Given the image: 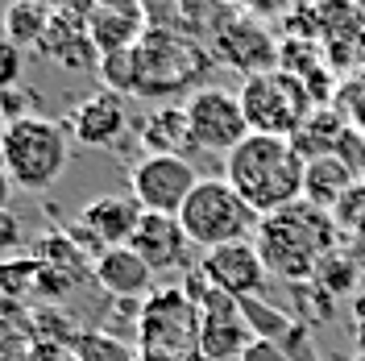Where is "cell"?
<instances>
[{
    "instance_id": "obj_1",
    "label": "cell",
    "mask_w": 365,
    "mask_h": 361,
    "mask_svg": "<svg viewBox=\"0 0 365 361\" xmlns=\"http://www.w3.org/2000/svg\"><path fill=\"white\" fill-rule=\"evenodd\" d=\"M207 67H212V59L191 38L166 34V29H145V38L137 46L100 59V75H104L108 91L145 96V100L187 91L191 83H200V75Z\"/></svg>"
},
{
    "instance_id": "obj_2",
    "label": "cell",
    "mask_w": 365,
    "mask_h": 361,
    "mask_svg": "<svg viewBox=\"0 0 365 361\" xmlns=\"http://www.w3.org/2000/svg\"><path fill=\"white\" fill-rule=\"evenodd\" d=\"M225 179L257 216H270L303 200L307 158L291 137L250 133L232 154H225Z\"/></svg>"
},
{
    "instance_id": "obj_3",
    "label": "cell",
    "mask_w": 365,
    "mask_h": 361,
    "mask_svg": "<svg viewBox=\"0 0 365 361\" xmlns=\"http://www.w3.org/2000/svg\"><path fill=\"white\" fill-rule=\"evenodd\" d=\"M336 241H341L336 216L307 200L262 216V225L253 233V245L262 253L270 278H282V283H307V278H316L319 262L336 249Z\"/></svg>"
},
{
    "instance_id": "obj_4",
    "label": "cell",
    "mask_w": 365,
    "mask_h": 361,
    "mask_svg": "<svg viewBox=\"0 0 365 361\" xmlns=\"http://www.w3.org/2000/svg\"><path fill=\"white\" fill-rule=\"evenodd\" d=\"M67 129L50 116H17L0 129V166L13 187L46 191L67 171Z\"/></svg>"
},
{
    "instance_id": "obj_5",
    "label": "cell",
    "mask_w": 365,
    "mask_h": 361,
    "mask_svg": "<svg viewBox=\"0 0 365 361\" xmlns=\"http://www.w3.org/2000/svg\"><path fill=\"white\" fill-rule=\"evenodd\" d=\"M241 108H245V121H250L253 133H270V137H291L312 121L316 108H324L312 88H307V79L295 75V71H262V75H250L245 83H241Z\"/></svg>"
},
{
    "instance_id": "obj_6",
    "label": "cell",
    "mask_w": 365,
    "mask_h": 361,
    "mask_svg": "<svg viewBox=\"0 0 365 361\" xmlns=\"http://www.w3.org/2000/svg\"><path fill=\"white\" fill-rule=\"evenodd\" d=\"M179 225L187 241L207 253V249L232 245V241H253L262 216L237 195V187L228 179H200L191 200L182 203Z\"/></svg>"
},
{
    "instance_id": "obj_7",
    "label": "cell",
    "mask_w": 365,
    "mask_h": 361,
    "mask_svg": "<svg viewBox=\"0 0 365 361\" xmlns=\"http://www.w3.org/2000/svg\"><path fill=\"white\" fill-rule=\"evenodd\" d=\"M137 353L141 357H204L200 307L187 295V287L145 295V303L137 312Z\"/></svg>"
},
{
    "instance_id": "obj_8",
    "label": "cell",
    "mask_w": 365,
    "mask_h": 361,
    "mask_svg": "<svg viewBox=\"0 0 365 361\" xmlns=\"http://www.w3.org/2000/svg\"><path fill=\"white\" fill-rule=\"evenodd\" d=\"M187 295L200 307V349H204V357L207 361L241 357L245 345L253 340V328H250V316H245L241 299L220 291V287H212L204 274L187 278Z\"/></svg>"
},
{
    "instance_id": "obj_9",
    "label": "cell",
    "mask_w": 365,
    "mask_h": 361,
    "mask_svg": "<svg viewBox=\"0 0 365 361\" xmlns=\"http://www.w3.org/2000/svg\"><path fill=\"white\" fill-rule=\"evenodd\" d=\"M182 113H187L191 150H204V154H232L253 133L245 108H241V96L225 88H195L187 96Z\"/></svg>"
},
{
    "instance_id": "obj_10",
    "label": "cell",
    "mask_w": 365,
    "mask_h": 361,
    "mask_svg": "<svg viewBox=\"0 0 365 361\" xmlns=\"http://www.w3.org/2000/svg\"><path fill=\"white\" fill-rule=\"evenodd\" d=\"M204 179L182 154H150L129 171V195H133L145 212H162V216H179L182 203L191 200L195 183Z\"/></svg>"
},
{
    "instance_id": "obj_11",
    "label": "cell",
    "mask_w": 365,
    "mask_h": 361,
    "mask_svg": "<svg viewBox=\"0 0 365 361\" xmlns=\"http://www.w3.org/2000/svg\"><path fill=\"white\" fill-rule=\"evenodd\" d=\"M141 216H145V208H141L133 195H96V200L83 203V212H79V220L71 225L67 237L83 249V253L100 258L104 249L129 245L137 225H141Z\"/></svg>"
},
{
    "instance_id": "obj_12",
    "label": "cell",
    "mask_w": 365,
    "mask_h": 361,
    "mask_svg": "<svg viewBox=\"0 0 365 361\" xmlns=\"http://www.w3.org/2000/svg\"><path fill=\"white\" fill-rule=\"evenodd\" d=\"M200 274H204L212 287L237 295V299H257L262 287H266V262L253 241H232V245H220V249H207L204 262H200Z\"/></svg>"
},
{
    "instance_id": "obj_13",
    "label": "cell",
    "mask_w": 365,
    "mask_h": 361,
    "mask_svg": "<svg viewBox=\"0 0 365 361\" xmlns=\"http://www.w3.org/2000/svg\"><path fill=\"white\" fill-rule=\"evenodd\" d=\"M83 34L96 46L100 59H108L116 50H129L145 38V21L137 0H91L88 17H83Z\"/></svg>"
},
{
    "instance_id": "obj_14",
    "label": "cell",
    "mask_w": 365,
    "mask_h": 361,
    "mask_svg": "<svg viewBox=\"0 0 365 361\" xmlns=\"http://www.w3.org/2000/svg\"><path fill=\"white\" fill-rule=\"evenodd\" d=\"M129 116H125V100L116 91H91L88 100H79L67 113V129L79 146H113L116 137L125 133Z\"/></svg>"
},
{
    "instance_id": "obj_15",
    "label": "cell",
    "mask_w": 365,
    "mask_h": 361,
    "mask_svg": "<svg viewBox=\"0 0 365 361\" xmlns=\"http://www.w3.org/2000/svg\"><path fill=\"white\" fill-rule=\"evenodd\" d=\"M187 245H191V241H187V233H182L179 216H162V212H145L141 225H137V233H133V241H129V249H133L154 274L182 266Z\"/></svg>"
},
{
    "instance_id": "obj_16",
    "label": "cell",
    "mask_w": 365,
    "mask_h": 361,
    "mask_svg": "<svg viewBox=\"0 0 365 361\" xmlns=\"http://www.w3.org/2000/svg\"><path fill=\"white\" fill-rule=\"evenodd\" d=\"M91 274L100 283V291H108L113 299H137V295H154V270L137 258L129 245L104 249L96 262H91Z\"/></svg>"
},
{
    "instance_id": "obj_17",
    "label": "cell",
    "mask_w": 365,
    "mask_h": 361,
    "mask_svg": "<svg viewBox=\"0 0 365 361\" xmlns=\"http://www.w3.org/2000/svg\"><path fill=\"white\" fill-rule=\"evenodd\" d=\"M216 54L225 59V63H237V67L245 71V79L250 75H262V71H274L282 59H278V50L274 42L266 38V29H257V25H228L225 34H220V42H216Z\"/></svg>"
},
{
    "instance_id": "obj_18",
    "label": "cell",
    "mask_w": 365,
    "mask_h": 361,
    "mask_svg": "<svg viewBox=\"0 0 365 361\" xmlns=\"http://www.w3.org/2000/svg\"><path fill=\"white\" fill-rule=\"evenodd\" d=\"M357 175H353V166L336 154H328V158H312L307 162V183H303V200L324 208V212H336L341 200L357 187Z\"/></svg>"
},
{
    "instance_id": "obj_19",
    "label": "cell",
    "mask_w": 365,
    "mask_h": 361,
    "mask_svg": "<svg viewBox=\"0 0 365 361\" xmlns=\"http://www.w3.org/2000/svg\"><path fill=\"white\" fill-rule=\"evenodd\" d=\"M344 133H349L344 116L332 113V108L324 104V108H316L312 121L295 133V146H299V154H303L307 162H312V158H328V154H336V150H341Z\"/></svg>"
},
{
    "instance_id": "obj_20",
    "label": "cell",
    "mask_w": 365,
    "mask_h": 361,
    "mask_svg": "<svg viewBox=\"0 0 365 361\" xmlns=\"http://www.w3.org/2000/svg\"><path fill=\"white\" fill-rule=\"evenodd\" d=\"M141 141H145L154 154H182V150H191L187 113H182V108H158V113L145 121Z\"/></svg>"
},
{
    "instance_id": "obj_21",
    "label": "cell",
    "mask_w": 365,
    "mask_h": 361,
    "mask_svg": "<svg viewBox=\"0 0 365 361\" xmlns=\"http://www.w3.org/2000/svg\"><path fill=\"white\" fill-rule=\"evenodd\" d=\"M54 17H46V9L38 0H17V9L9 13V25H4V38L17 46H34L50 29Z\"/></svg>"
},
{
    "instance_id": "obj_22",
    "label": "cell",
    "mask_w": 365,
    "mask_h": 361,
    "mask_svg": "<svg viewBox=\"0 0 365 361\" xmlns=\"http://www.w3.org/2000/svg\"><path fill=\"white\" fill-rule=\"evenodd\" d=\"M71 349L79 361H137V345H125L108 332H75Z\"/></svg>"
},
{
    "instance_id": "obj_23",
    "label": "cell",
    "mask_w": 365,
    "mask_h": 361,
    "mask_svg": "<svg viewBox=\"0 0 365 361\" xmlns=\"http://www.w3.org/2000/svg\"><path fill=\"white\" fill-rule=\"evenodd\" d=\"M316 283H319L328 295H344V291H353V287L361 283V270H357V262H353V258H349V253L336 245L328 258H324V262H319Z\"/></svg>"
},
{
    "instance_id": "obj_24",
    "label": "cell",
    "mask_w": 365,
    "mask_h": 361,
    "mask_svg": "<svg viewBox=\"0 0 365 361\" xmlns=\"http://www.w3.org/2000/svg\"><path fill=\"white\" fill-rule=\"evenodd\" d=\"M42 287V266L34 258H21V262H0V295L17 299L21 303L29 291Z\"/></svg>"
},
{
    "instance_id": "obj_25",
    "label": "cell",
    "mask_w": 365,
    "mask_h": 361,
    "mask_svg": "<svg viewBox=\"0 0 365 361\" xmlns=\"http://www.w3.org/2000/svg\"><path fill=\"white\" fill-rule=\"evenodd\" d=\"M287 291L295 295L303 324H319V320H328V316H332V295L324 291V287H319L316 278H307V283H287Z\"/></svg>"
},
{
    "instance_id": "obj_26",
    "label": "cell",
    "mask_w": 365,
    "mask_h": 361,
    "mask_svg": "<svg viewBox=\"0 0 365 361\" xmlns=\"http://www.w3.org/2000/svg\"><path fill=\"white\" fill-rule=\"evenodd\" d=\"M332 216H336L341 237H353L357 245H365V183H357V187L344 195L341 208H336Z\"/></svg>"
},
{
    "instance_id": "obj_27",
    "label": "cell",
    "mask_w": 365,
    "mask_h": 361,
    "mask_svg": "<svg viewBox=\"0 0 365 361\" xmlns=\"http://www.w3.org/2000/svg\"><path fill=\"white\" fill-rule=\"evenodd\" d=\"M21 67H25L21 46L9 42V38H0V96L17 88V79H21Z\"/></svg>"
},
{
    "instance_id": "obj_28",
    "label": "cell",
    "mask_w": 365,
    "mask_h": 361,
    "mask_svg": "<svg viewBox=\"0 0 365 361\" xmlns=\"http://www.w3.org/2000/svg\"><path fill=\"white\" fill-rule=\"evenodd\" d=\"M237 361H295V353L287 349V345H278V340H266V337H253L245 345V353Z\"/></svg>"
},
{
    "instance_id": "obj_29",
    "label": "cell",
    "mask_w": 365,
    "mask_h": 361,
    "mask_svg": "<svg viewBox=\"0 0 365 361\" xmlns=\"http://www.w3.org/2000/svg\"><path fill=\"white\" fill-rule=\"evenodd\" d=\"M25 361H79V357H75L71 340H29Z\"/></svg>"
},
{
    "instance_id": "obj_30",
    "label": "cell",
    "mask_w": 365,
    "mask_h": 361,
    "mask_svg": "<svg viewBox=\"0 0 365 361\" xmlns=\"http://www.w3.org/2000/svg\"><path fill=\"white\" fill-rule=\"evenodd\" d=\"M21 241H25L21 220L4 208V212H0V262H9V253H13V249H21Z\"/></svg>"
},
{
    "instance_id": "obj_31",
    "label": "cell",
    "mask_w": 365,
    "mask_h": 361,
    "mask_svg": "<svg viewBox=\"0 0 365 361\" xmlns=\"http://www.w3.org/2000/svg\"><path fill=\"white\" fill-rule=\"evenodd\" d=\"M250 9H257V13H274V9H282L287 0H245Z\"/></svg>"
},
{
    "instance_id": "obj_32",
    "label": "cell",
    "mask_w": 365,
    "mask_h": 361,
    "mask_svg": "<svg viewBox=\"0 0 365 361\" xmlns=\"http://www.w3.org/2000/svg\"><path fill=\"white\" fill-rule=\"evenodd\" d=\"M9 191H13V183H9V175H4V166H0V212L9 208Z\"/></svg>"
},
{
    "instance_id": "obj_33",
    "label": "cell",
    "mask_w": 365,
    "mask_h": 361,
    "mask_svg": "<svg viewBox=\"0 0 365 361\" xmlns=\"http://www.w3.org/2000/svg\"><path fill=\"white\" fill-rule=\"evenodd\" d=\"M17 9V0H0V38H4V25H9V13Z\"/></svg>"
},
{
    "instance_id": "obj_34",
    "label": "cell",
    "mask_w": 365,
    "mask_h": 361,
    "mask_svg": "<svg viewBox=\"0 0 365 361\" xmlns=\"http://www.w3.org/2000/svg\"><path fill=\"white\" fill-rule=\"evenodd\" d=\"M137 361H204V357H141L137 353Z\"/></svg>"
},
{
    "instance_id": "obj_35",
    "label": "cell",
    "mask_w": 365,
    "mask_h": 361,
    "mask_svg": "<svg viewBox=\"0 0 365 361\" xmlns=\"http://www.w3.org/2000/svg\"><path fill=\"white\" fill-rule=\"evenodd\" d=\"M9 125V108H4V96H0V129Z\"/></svg>"
},
{
    "instance_id": "obj_36",
    "label": "cell",
    "mask_w": 365,
    "mask_h": 361,
    "mask_svg": "<svg viewBox=\"0 0 365 361\" xmlns=\"http://www.w3.org/2000/svg\"><path fill=\"white\" fill-rule=\"evenodd\" d=\"M353 361H365V345H361V349H357V357H353Z\"/></svg>"
}]
</instances>
